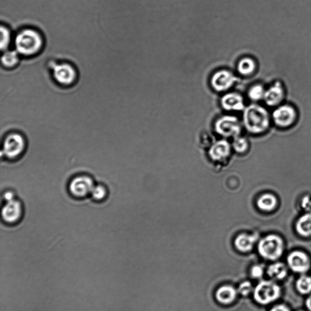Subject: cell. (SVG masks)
<instances>
[{
  "instance_id": "6da1fadb",
  "label": "cell",
  "mask_w": 311,
  "mask_h": 311,
  "mask_svg": "<svg viewBox=\"0 0 311 311\" xmlns=\"http://www.w3.org/2000/svg\"><path fill=\"white\" fill-rule=\"evenodd\" d=\"M15 44L19 54L26 57H31L41 52L44 47V41L38 31L27 28L17 34Z\"/></svg>"
},
{
  "instance_id": "7a4b0ae2",
  "label": "cell",
  "mask_w": 311,
  "mask_h": 311,
  "mask_svg": "<svg viewBox=\"0 0 311 311\" xmlns=\"http://www.w3.org/2000/svg\"><path fill=\"white\" fill-rule=\"evenodd\" d=\"M244 122L250 132L259 133L266 130L269 125V117L263 108L252 105L245 110Z\"/></svg>"
},
{
  "instance_id": "3957f363",
  "label": "cell",
  "mask_w": 311,
  "mask_h": 311,
  "mask_svg": "<svg viewBox=\"0 0 311 311\" xmlns=\"http://www.w3.org/2000/svg\"><path fill=\"white\" fill-rule=\"evenodd\" d=\"M283 250V243L281 238L276 235H269L262 239L258 244L260 255L270 260H275L280 257Z\"/></svg>"
},
{
  "instance_id": "277c9868",
  "label": "cell",
  "mask_w": 311,
  "mask_h": 311,
  "mask_svg": "<svg viewBox=\"0 0 311 311\" xmlns=\"http://www.w3.org/2000/svg\"><path fill=\"white\" fill-rule=\"evenodd\" d=\"M280 294V289L272 281H263L259 282L254 290V298L258 303L266 304L275 301Z\"/></svg>"
},
{
  "instance_id": "5b68a950",
  "label": "cell",
  "mask_w": 311,
  "mask_h": 311,
  "mask_svg": "<svg viewBox=\"0 0 311 311\" xmlns=\"http://www.w3.org/2000/svg\"><path fill=\"white\" fill-rule=\"evenodd\" d=\"M25 139L19 133H11L6 138L2 155L9 159H16L25 152Z\"/></svg>"
},
{
  "instance_id": "8992f818",
  "label": "cell",
  "mask_w": 311,
  "mask_h": 311,
  "mask_svg": "<svg viewBox=\"0 0 311 311\" xmlns=\"http://www.w3.org/2000/svg\"><path fill=\"white\" fill-rule=\"evenodd\" d=\"M53 77L55 81L62 86H71L78 78V73L73 66L62 63L53 67Z\"/></svg>"
},
{
  "instance_id": "52a82bcc",
  "label": "cell",
  "mask_w": 311,
  "mask_h": 311,
  "mask_svg": "<svg viewBox=\"0 0 311 311\" xmlns=\"http://www.w3.org/2000/svg\"><path fill=\"white\" fill-rule=\"evenodd\" d=\"M95 185L91 178L79 176L74 178L69 185L70 192L77 198H84L91 193Z\"/></svg>"
},
{
  "instance_id": "ba28073f",
  "label": "cell",
  "mask_w": 311,
  "mask_h": 311,
  "mask_svg": "<svg viewBox=\"0 0 311 311\" xmlns=\"http://www.w3.org/2000/svg\"><path fill=\"white\" fill-rule=\"evenodd\" d=\"M216 132L225 137H236L240 133L241 127L238 119L233 116L219 119L215 124Z\"/></svg>"
},
{
  "instance_id": "9c48e42d",
  "label": "cell",
  "mask_w": 311,
  "mask_h": 311,
  "mask_svg": "<svg viewBox=\"0 0 311 311\" xmlns=\"http://www.w3.org/2000/svg\"><path fill=\"white\" fill-rule=\"evenodd\" d=\"M23 207L21 202L16 199L7 202L2 209V218L8 223H15L21 218Z\"/></svg>"
},
{
  "instance_id": "30bf717a",
  "label": "cell",
  "mask_w": 311,
  "mask_h": 311,
  "mask_svg": "<svg viewBox=\"0 0 311 311\" xmlns=\"http://www.w3.org/2000/svg\"><path fill=\"white\" fill-rule=\"evenodd\" d=\"M288 265L295 272L304 273L309 269L310 262L307 256L303 252L295 251L287 257Z\"/></svg>"
},
{
  "instance_id": "8fae6325",
  "label": "cell",
  "mask_w": 311,
  "mask_h": 311,
  "mask_svg": "<svg viewBox=\"0 0 311 311\" xmlns=\"http://www.w3.org/2000/svg\"><path fill=\"white\" fill-rule=\"evenodd\" d=\"M235 81V76L229 71L221 70L214 74L211 83L216 91H223L232 87Z\"/></svg>"
},
{
  "instance_id": "7c38bea8",
  "label": "cell",
  "mask_w": 311,
  "mask_h": 311,
  "mask_svg": "<svg viewBox=\"0 0 311 311\" xmlns=\"http://www.w3.org/2000/svg\"><path fill=\"white\" fill-rule=\"evenodd\" d=\"M273 116L275 123L279 126L287 127L292 123L295 118V113L290 107L283 106L275 110Z\"/></svg>"
},
{
  "instance_id": "4fadbf2b",
  "label": "cell",
  "mask_w": 311,
  "mask_h": 311,
  "mask_svg": "<svg viewBox=\"0 0 311 311\" xmlns=\"http://www.w3.org/2000/svg\"><path fill=\"white\" fill-rule=\"evenodd\" d=\"M230 150V145L226 141H220L210 148L209 155L214 161H221L229 156Z\"/></svg>"
},
{
  "instance_id": "5bb4252c",
  "label": "cell",
  "mask_w": 311,
  "mask_h": 311,
  "mask_svg": "<svg viewBox=\"0 0 311 311\" xmlns=\"http://www.w3.org/2000/svg\"><path fill=\"white\" fill-rule=\"evenodd\" d=\"M221 104L222 107L228 111H240L244 108L242 97L236 93L228 94L224 96Z\"/></svg>"
},
{
  "instance_id": "9a60e30c",
  "label": "cell",
  "mask_w": 311,
  "mask_h": 311,
  "mask_svg": "<svg viewBox=\"0 0 311 311\" xmlns=\"http://www.w3.org/2000/svg\"><path fill=\"white\" fill-rule=\"evenodd\" d=\"M236 290L232 286H224L219 287L216 292V298L222 304H229L235 300Z\"/></svg>"
},
{
  "instance_id": "2e32d148",
  "label": "cell",
  "mask_w": 311,
  "mask_h": 311,
  "mask_svg": "<svg viewBox=\"0 0 311 311\" xmlns=\"http://www.w3.org/2000/svg\"><path fill=\"white\" fill-rule=\"evenodd\" d=\"M256 241L255 236L241 234L236 238L235 245L238 250L242 252H247L252 250Z\"/></svg>"
},
{
  "instance_id": "e0dca14e",
  "label": "cell",
  "mask_w": 311,
  "mask_h": 311,
  "mask_svg": "<svg viewBox=\"0 0 311 311\" xmlns=\"http://www.w3.org/2000/svg\"><path fill=\"white\" fill-rule=\"evenodd\" d=\"M264 99L269 105H275L278 104L282 98V90L280 84L276 83L274 86L270 88L264 93Z\"/></svg>"
},
{
  "instance_id": "ac0fdd59",
  "label": "cell",
  "mask_w": 311,
  "mask_h": 311,
  "mask_svg": "<svg viewBox=\"0 0 311 311\" xmlns=\"http://www.w3.org/2000/svg\"><path fill=\"white\" fill-rule=\"evenodd\" d=\"M296 229L299 235L311 236V212L305 214L298 219Z\"/></svg>"
},
{
  "instance_id": "d6986e66",
  "label": "cell",
  "mask_w": 311,
  "mask_h": 311,
  "mask_svg": "<svg viewBox=\"0 0 311 311\" xmlns=\"http://www.w3.org/2000/svg\"><path fill=\"white\" fill-rule=\"evenodd\" d=\"M267 274L270 277L275 279L284 278L287 274L286 267L281 262L270 265L267 269Z\"/></svg>"
},
{
  "instance_id": "ffe728a7",
  "label": "cell",
  "mask_w": 311,
  "mask_h": 311,
  "mask_svg": "<svg viewBox=\"0 0 311 311\" xmlns=\"http://www.w3.org/2000/svg\"><path fill=\"white\" fill-rule=\"evenodd\" d=\"M277 201L274 196L271 194H265L258 199L257 205L259 209L264 211H270L274 209Z\"/></svg>"
},
{
  "instance_id": "44dd1931",
  "label": "cell",
  "mask_w": 311,
  "mask_h": 311,
  "mask_svg": "<svg viewBox=\"0 0 311 311\" xmlns=\"http://www.w3.org/2000/svg\"><path fill=\"white\" fill-rule=\"evenodd\" d=\"M19 53L15 51H6L2 58V64L4 67L11 68L15 67L19 64Z\"/></svg>"
},
{
  "instance_id": "7402d4cb",
  "label": "cell",
  "mask_w": 311,
  "mask_h": 311,
  "mask_svg": "<svg viewBox=\"0 0 311 311\" xmlns=\"http://www.w3.org/2000/svg\"><path fill=\"white\" fill-rule=\"evenodd\" d=\"M255 62L249 58H245L239 62L238 69L242 75H250L255 70Z\"/></svg>"
},
{
  "instance_id": "603a6c76",
  "label": "cell",
  "mask_w": 311,
  "mask_h": 311,
  "mask_svg": "<svg viewBox=\"0 0 311 311\" xmlns=\"http://www.w3.org/2000/svg\"><path fill=\"white\" fill-rule=\"evenodd\" d=\"M296 285L299 292L306 294L311 291V278L306 275L301 276L296 281Z\"/></svg>"
},
{
  "instance_id": "cb8c5ba5",
  "label": "cell",
  "mask_w": 311,
  "mask_h": 311,
  "mask_svg": "<svg viewBox=\"0 0 311 311\" xmlns=\"http://www.w3.org/2000/svg\"><path fill=\"white\" fill-rule=\"evenodd\" d=\"M1 50L3 51H7L11 43V32L7 27L5 26L1 27Z\"/></svg>"
},
{
  "instance_id": "d4e9b609",
  "label": "cell",
  "mask_w": 311,
  "mask_h": 311,
  "mask_svg": "<svg viewBox=\"0 0 311 311\" xmlns=\"http://www.w3.org/2000/svg\"><path fill=\"white\" fill-rule=\"evenodd\" d=\"M91 195L93 198L96 201H102L106 198L107 195V191L106 188L102 185H95L94 187Z\"/></svg>"
},
{
  "instance_id": "484cf974",
  "label": "cell",
  "mask_w": 311,
  "mask_h": 311,
  "mask_svg": "<svg viewBox=\"0 0 311 311\" xmlns=\"http://www.w3.org/2000/svg\"><path fill=\"white\" fill-rule=\"evenodd\" d=\"M249 96L254 101H257V100L261 99L262 96H264L263 88L260 85H256V86L251 88Z\"/></svg>"
},
{
  "instance_id": "4316f807",
  "label": "cell",
  "mask_w": 311,
  "mask_h": 311,
  "mask_svg": "<svg viewBox=\"0 0 311 311\" xmlns=\"http://www.w3.org/2000/svg\"><path fill=\"white\" fill-rule=\"evenodd\" d=\"M233 146L236 152L242 153L247 150L248 144L246 139L238 138H236L234 141Z\"/></svg>"
},
{
  "instance_id": "83f0119b",
  "label": "cell",
  "mask_w": 311,
  "mask_h": 311,
  "mask_svg": "<svg viewBox=\"0 0 311 311\" xmlns=\"http://www.w3.org/2000/svg\"><path fill=\"white\" fill-rule=\"evenodd\" d=\"M252 286L250 282L245 281L242 282L239 287V292L241 295L246 296L249 295L251 291H252Z\"/></svg>"
},
{
  "instance_id": "f1b7e54d",
  "label": "cell",
  "mask_w": 311,
  "mask_h": 311,
  "mask_svg": "<svg viewBox=\"0 0 311 311\" xmlns=\"http://www.w3.org/2000/svg\"><path fill=\"white\" fill-rule=\"evenodd\" d=\"M263 274V269L260 266H254L251 270V275L255 278H261Z\"/></svg>"
},
{
  "instance_id": "f546056e",
  "label": "cell",
  "mask_w": 311,
  "mask_h": 311,
  "mask_svg": "<svg viewBox=\"0 0 311 311\" xmlns=\"http://www.w3.org/2000/svg\"><path fill=\"white\" fill-rule=\"evenodd\" d=\"M4 198L6 202H10L15 199V194L10 191L5 193Z\"/></svg>"
},
{
  "instance_id": "4dcf8cb0",
  "label": "cell",
  "mask_w": 311,
  "mask_h": 311,
  "mask_svg": "<svg viewBox=\"0 0 311 311\" xmlns=\"http://www.w3.org/2000/svg\"><path fill=\"white\" fill-rule=\"evenodd\" d=\"M270 311H289V309L284 305L279 304L273 307Z\"/></svg>"
},
{
  "instance_id": "1f68e13d",
  "label": "cell",
  "mask_w": 311,
  "mask_h": 311,
  "mask_svg": "<svg viewBox=\"0 0 311 311\" xmlns=\"http://www.w3.org/2000/svg\"><path fill=\"white\" fill-rule=\"evenodd\" d=\"M306 306L310 310H311V296L307 299Z\"/></svg>"
}]
</instances>
